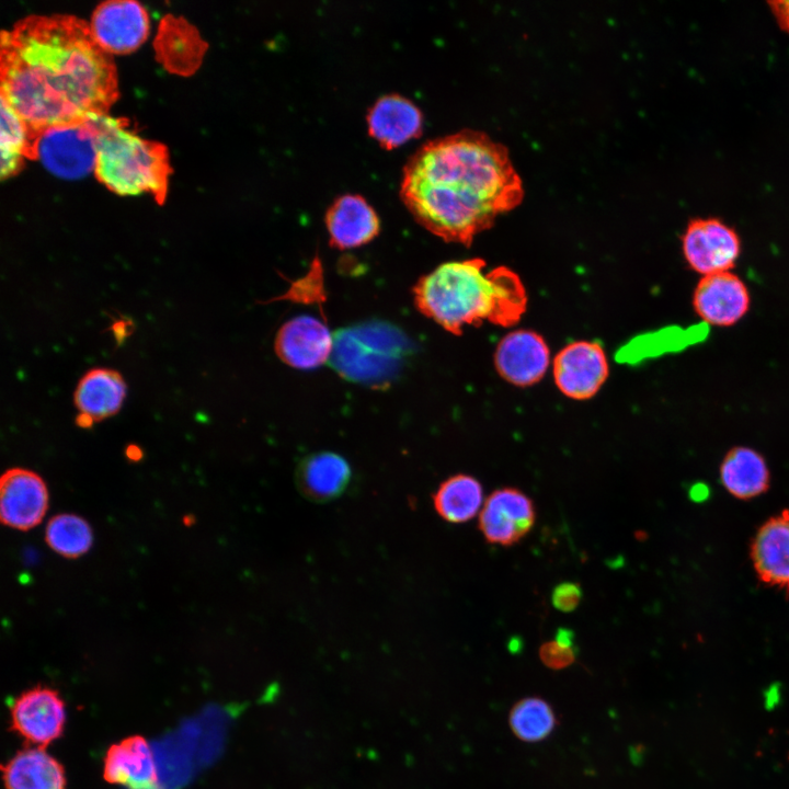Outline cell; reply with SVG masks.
Instances as JSON below:
<instances>
[{"mask_svg":"<svg viewBox=\"0 0 789 789\" xmlns=\"http://www.w3.org/2000/svg\"><path fill=\"white\" fill-rule=\"evenodd\" d=\"M115 67L73 16H31L1 35V99L35 134L105 113Z\"/></svg>","mask_w":789,"mask_h":789,"instance_id":"cell-1","label":"cell"},{"mask_svg":"<svg viewBox=\"0 0 789 789\" xmlns=\"http://www.w3.org/2000/svg\"><path fill=\"white\" fill-rule=\"evenodd\" d=\"M400 195L428 231L470 245L521 204L524 188L506 147L482 132L461 130L426 141L409 158Z\"/></svg>","mask_w":789,"mask_h":789,"instance_id":"cell-2","label":"cell"},{"mask_svg":"<svg viewBox=\"0 0 789 789\" xmlns=\"http://www.w3.org/2000/svg\"><path fill=\"white\" fill-rule=\"evenodd\" d=\"M482 259L451 261L422 276L413 288L421 313L446 331L461 334L484 321L501 327L517 323L527 296L519 276L506 266L485 271Z\"/></svg>","mask_w":789,"mask_h":789,"instance_id":"cell-3","label":"cell"},{"mask_svg":"<svg viewBox=\"0 0 789 789\" xmlns=\"http://www.w3.org/2000/svg\"><path fill=\"white\" fill-rule=\"evenodd\" d=\"M90 117L96 135L98 180L116 194L148 193L162 203L170 174L167 149L138 136L123 119L106 113Z\"/></svg>","mask_w":789,"mask_h":789,"instance_id":"cell-4","label":"cell"},{"mask_svg":"<svg viewBox=\"0 0 789 789\" xmlns=\"http://www.w3.org/2000/svg\"><path fill=\"white\" fill-rule=\"evenodd\" d=\"M409 352L410 341L398 328L374 321L339 330L330 362L343 378L379 387L399 374Z\"/></svg>","mask_w":789,"mask_h":789,"instance_id":"cell-5","label":"cell"},{"mask_svg":"<svg viewBox=\"0 0 789 789\" xmlns=\"http://www.w3.org/2000/svg\"><path fill=\"white\" fill-rule=\"evenodd\" d=\"M96 156L95 129L88 116L35 133L30 158L56 176L78 180L95 171Z\"/></svg>","mask_w":789,"mask_h":789,"instance_id":"cell-6","label":"cell"},{"mask_svg":"<svg viewBox=\"0 0 789 789\" xmlns=\"http://www.w3.org/2000/svg\"><path fill=\"white\" fill-rule=\"evenodd\" d=\"M681 240L687 265L702 276L731 271L741 254L737 232L716 217L690 219Z\"/></svg>","mask_w":789,"mask_h":789,"instance_id":"cell-7","label":"cell"},{"mask_svg":"<svg viewBox=\"0 0 789 789\" xmlns=\"http://www.w3.org/2000/svg\"><path fill=\"white\" fill-rule=\"evenodd\" d=\"M10 721L11 730L27 744L46 747L64 732L66 705L56 689L38 685L12 701Z\"/></svg>","mask_w":789,"mask_h":789,"instance_id":"cell-8","label":"cell"},{"mask_svg":"<svg viewBox=\"0 0 789 789\" xmlns=\"http://www.w3.org/2000/svg\"><path fill=\"white\" fill-rule=\"evenodd\" d=\"M535 521L533 500L517 488L505 487L488 496L478 526L489 544L508 547L521 541L533 529Z\"/></svg>","mask_w":789,"mask_h":789,"instance_id":"cell-9","label":"cell"},{"mask_svg":"<svg viewBox=\"0 0 789 789\" xmlns=\"http://www.w3.org/2000/svg\"><path fill=\"white\" fill-rule=\"evenodd\" d=\"M608 373L606 354L596 342L570 343L553 359L557 387L564 396L574 400H586L595 396Z\"/></svg>","mask_w":789,"mask_h":789,"instance_id":"cell-10","label":"cell"},{"mask_svg":"<svg viewBox=\"0 0 789 789\" xmlns=\"http://www.w3.org/2000/svg\"><path fill=\"white\" fill-rule=\"evenodd\" d=\"M98 46L106 54H126L147 38L149 18L136 1H107L93 12L89 25Z\"/></svg>","mask_w":789,"mask_h":789,"instance_id":"cell-11","label":"cell"},{"mask_svg":"<svg viewBox=\"0 0 789 789\" xmlns=\"http://www.w3.org/2000/svg\"><path fill=\"white\" fill-rule=\"evenodd\" d=\"M750 307L751 295L746 284L731 271L702 276L693 293L696 315L710 325H734Z\"/></svg>","mask_w":789,"mask_h":789,"instance_id":"cell-12","label":"cell"},{"mask_svg":"<svg viewBox=\"0 0 789 789\" xmlns=\"http://www.w3.org/2000/svg\"><path fill=\"white\" fill-rule=\"evenodd\" d=\"M48 507V490L44 480L24 468L7 470L0 480L1 522L19 530L37 526Z\"/></svg>","mask_w":789,"mask_h":789,"instance_id":"cell-13","label":"cell"},{"mask_svg":"<svg viewBox=\"0 0 789 789\" xmlns=\"http://www.w3.org/2000/svg\"><path fill=\"white\" fill-rule=\"evenodd\" d=\"M274 348L277 356L288 366L313 369L330 359L333 335L317 318L299 316L281 327Z\"/></svg>","mask_w":789,"mask_h":789,"instance_id":"cell-14","label":"cell"},{"mask_svg":"<svg viewBox=\"0 0 789 789\" xmlns=\"http://www.w3.org/2000/svg\"><path fill=\"white\" fill-rule=\"evenodd\" d=\"M550 362L544 338L529 330H517L498 344L494 364L500 376L512 385L526 387L538 382Z\"/></svg>","mask_w":789,"mask_h":789,"instance_id":"cell-15","label":"cell"},{"mask_svg":"<svg viewBox=\"0 0 789 789\" xmlns=\"http://www.w3.org/2000/svg\"><path fill=\"white\" fill-rule=\"evenodd\" d=\"M126 392L127 385L119 371L101 367L88 370L73 392L77 425L89 428L114 416L122 409Z\"/></svg>","mask_w":789,"mask_h":789,"instance_id":"cell-16","label":"cell"},{"mask_svg":"<svg viewBox=\"0 0 789 789\" xmlns=\"http://www.w3.org/2000/svg\"><path fill=\"white\" fill-rule=\"evenodd\" d=\"M103 777L127 789H158V768L147 740L130 735L111 745L104 757Z\"/></svg>","mask_w":789,"mask_h":789,"instance_id":"cell-17","label":"cell"},{"mask_svg":"<svg viewBox=\"0 0 789 789\" xmlns=\"http://www.w3.org/2000/svg\"><path fill=\"white\" fill-rule=\"evenodd\" d=\"M758 579L789 594V510L767 519L751 545Z\"/></svg>","mask_w":789,"mask_h":789,"instance_id":"cell-18","label":"cell"},{"mask_svg":"<svg viewBox=\"0 0 789 789\" xmlns=\"http://www.w3.org/2000/svg\"><path fill=\"white\" fill-rule=\"evenodd\" d=\"M331 245L356 248L371 241L380 221L371 205L358 194H344L333 201L325 214Z\"/></svg>","mask_w":789,"mask_h":789,"instance_id":"cell-19","label":"cell"},{"mask_svg":"<svg viewBox=\"0 0 789 789\" xmlns=\"http://www.w3.org/2000/svg\"><path fill=\"white\" fill-rule=\"evenodd\" d=\"M369 134L387 148H395L422 132L421 110L408 98L398 93L385 94L368 108Z\"/></svg>","mask_w":789,"mask_h":789,"instance_id":"cell-20","label":"cell"},{"mask_svg":"<svg viewBox=\"0 0 789 789\" xmlns=\"http://www.w3.org/2000/svg\"><path fill=\"white\" fill-rule=\"evenodd\" d=\"M1 769L5 789H66L65 769L45 747H25Z\"/></svg>","mask_w":789,"mask_h":789,"instance_id":"cell-21","label":"cell"},{"mask_svg":"<svg viewBox=\"0 0 789 789\" xmlns=\"http://www.w3.org/2000/svg\"><path fill=\"white\" fill-rule=\"evenodd\" d=\"M351 479L347 461L338 454L323 451L306 457L297 470L299 491L309 500L324 502L341 495Z\"/></svg>","mask_w":789,"mask_h":789,"instance_id":"cell-22","label":"cell"},{"mask_svg":"<svg viewBox=\"0 0 789 789\" xmlns=\"http://www.w3.org/2000/svg\"><path fill=\"white\" fill-rule=\"evenodd\" d=\"M720 480L732 495L748 500L768 489L770 476L765 458L758 451L735 446L720 465Z\"/></svg>","mask_w":789,"mask_h":789,"instance_id":"cell-23","label":"cell"},{"mask_svg":"<svg viewBox=\"0 0 789 789\" xmlns=\"http://www.w3.org/2000/svg\"><path fill=\"white\" fill-rule=\"evenodd\" d=\"M483 501L481 483L472 476L458 473L443 481L433 494L437 514L448 523L470 521Z\"/></svg>","mask_w":789,"mask_h":789,"instance_id":"cell-24","label":"cell"},{"mask_svg":"<svg viewBox=\"0 0 789 789\" xmlns=\"http://www.w3.org/2000/svg\"><path fill=\"white\" fill-rule=\"evenodd\" d=\"M34 133L20 115L1 99V178L14 175L24 158L31 157Z\"/></svg>","mask_w":789,"mask_h":789,"instance_id":"cell-25","label":"cell"},{"mask_svg":"<svg viewBox=\"0 0 789 789\" xmlns=\"http://www.w3.org/2000/svg\"><path fill=\"white\" fill-rule=\"evenodd\" d=\"M508 723L516 737L534 743L551 734L556 728L557 718L552 707L546 700L527 697L512 707Z\"/></svg>","mask_w":789,"mask_h":789,"instance_id":"cell-26","label":"cell"},{"mask_svg":"<svg viewBox=\"0 0 789 789\" xmlns=\"http://www.w3.org/2000/svg\"><path fill=\"white\" fill-rule=\"evenodd\" d=\"M45 540L55 552L66 558H78L91 548L93 534L82 517L59 514L48 522Z\"/></svg>","mask_w":789,"mask_h":789,"instance_id":"cell-27","label":"cell"},{"mask_svg":"<svg viewBox=\"0 0 789 789\" xmlns=\"http://www.w3.org/2000/svg\"><path fill=\"white\" fill-rule=\"evenodd\" d=\"M573 632L561 628L553 640L545 642L539 649L544 665L552 670H562L575 661Z\"/></svg>","mask_w":789,"mask_h":789,"instance_id":"cell-28","label":"cell"},{"mask_svg":"<svg viewBox=\"0 0 789 789\" xmlns=\"http://www.w3.org/2000/svg\"><path fill=\"white\" fill-rule=\"evenodd\" d=\"M582 598V588L579 583L563 582L558 584L551 594V602L554 608L569 613L574 610Z\"/></svg>","mask_w":789,"mask_h":789,"instance_id":"cell-29","label":"cell"},{"mask_svg":"<svg viewBox=\"0 0 789 789\" xmlns=\"http://www.w3.org/2000/svg\"><path fill=\"white\" fill-rule=\"evenodd\" d=\"M767 4L779 27L789 34V0H773Z\"/></svg>","mask_w":789,"mask_h":789,"instance_id":"cell-30","label":"cell"},{"mask_svg":"<svg viewBox=\"0 0 789 789\" xmlns=\"http://www.w3.org/2000/svg\"><path fill=\"white\" fill-rule=\"evenodd\" d=\"M126 456L130 461H138L142 457L141 448L136 445H129L126 448Z\"/></svg>","mask_w":789,"mask_h":789,"instance_id":"cell-31","label":"cell"},{"mask_svg":"<svg viewBox=\"0 0 789 789\" xmlns=\"http://www.w3.org/2000/svg\"><path fill=\"white\" fill-rule=\"evenodd\" d=\"M702 488H704V485H701V484L691 488V490H690L691 499H694L695 501L705 499L708 495V490L702 489Z\"/></svg>","mask_w":789,"mask_h":789,"instance_id":"cell-32","label":"cell"}]
</instances>
